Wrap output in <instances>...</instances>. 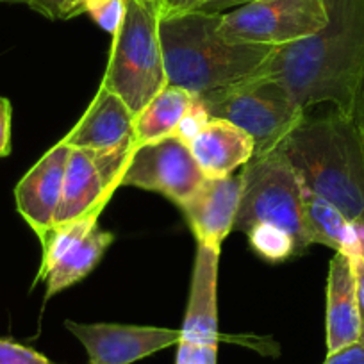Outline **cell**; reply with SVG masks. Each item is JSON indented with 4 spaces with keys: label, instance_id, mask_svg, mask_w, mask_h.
Listing matches in <instances>:
<instances>
[{
    "label": "cell",
    "instance_id": "d6a6232c",
    "mask_svg": "<svg viewBox=\"0 0 364 364\" xmlns=\"http://www.w3.org/2000/svg\"><path fill=\"white\" fill-rule=\"evenodd\" d=\"M352 227H353V234H355V241H357L355 252L364 259V213H360V215L353 220Z\"/></svg>",
    "mask_w": 364,
    "mask_h": 364
},
{
    "label": "cell",
    "instance_id": "4dcf8cb0",
    "mask_svg": "<svg viewBox=\"0 0 364 364\" xmlns=\"http://www.w3.org/2000/svg\"><path fill=\"white\" fill-rule=\"evenodd\" d=\"M352 118L355 122L357 129L360 132V138L364 141V73L363 79H360L359 87H357L355 100H353V109H352Z\"/></svg>",
    "mask_w": 364,
    "mask_h": 364
},
{
    "label": "cell",
    "instance_id": "6da1fadb",
    "mask_svg": "<svg viewBox=\"0 0 364 364\" xmlns=\"http://www.w3.org/2000/svg\"><path fill=\"white\" fill-rule=\"evenodd\" d=\"M320 33L275 47L259 75L281 84L304 109L318 104L352 114L364 73V0H327Z\"/></svg>",
    "mask_w": 364,
    "mask_h": 364
},
{
    "label": "cell",
    "instance_id": "ffe728a7",
    "mask_svg": "<svg viewBox=\"0 0 364 364\" xmlns=\"http://www.w3.org/2000/svg\"><path fill=\"white\" fill-rule=\"evenodd\" d=\"M97 223H99V218H97V216H87V218L73 220V222L52 227L47 232V236L40 241L43 254H41L40 269H38L34 284L40 281H45L48 272L58 264L59 259L70 250V247H72L73 243H77L80 237L86 236Z\"/></svg>",
    "mask_w": 364,
    "mask_h": 364
},
{
    "label": "cell",
    "instance_id": "836d02e7",
    "mask_svg": "<svg viewBox=\"0 0 364 364\" xmlns=\"http://www.w3.org/2000/svg\"><path fill=\"white\" fill-rule=\"evenodd\" d=\"M84 0H68V4L63 9L61 20H70L75 18V16L80 15V6H82Z\"/></svg>",
    "mask_w": 364,
    "mask_h": 364
},
{
    "label": "cell",
    "instance_id": "7c38bea8",
    "mask_svg": "<svg viewBox=\"0 0 364 364\" xmlns=\"http://www.w3.org/2000/svg\"><path fill=\"white\" fill-rule=\"evenodd\" d=\"M241 195V173L223 178H205L204 184L181 205L197 243L222 252L232 232Z\"/></svg>",
    "mask_w": 364,
    "mask_h": 364
},
{
    "label": "cell",
    "instance_id": "7a4b0ae2",
    "mask_svg": "<svg viewBox=\"0 0 364 364\" xmlns=\"http://www.w3.org/2000/svg\"><path fill=\"white\" fill-rule=\"evenodd\" d=\"M306 191L334 204L350 222L364 213V141L352 114L339 109L311 117L279 146Z\"/></svg>",
    "mask_w": 364,
    "mask_h": 364
},
{
    "label": "cell",
    "instance_id": "1f68e13d",
    "mask_svg": "<svg viewBox=\"0 0 364 364\" xmlns=\"http://www.w3.org/2000/svg\"><path fill=\"white\" fill-rule=\"evenodd\" d=\"M248 2H252V0H211V2H208V4H205L200 11L225 13V11H229V9L237 8V6L248 4Z\"/></svg>",
    "mask_w": 364,
    "mask_h": 364
},
{
    "label": "cell",
    "instance_id": "603a6c76",
    "mask_svg": "<svg viewBox=\"0 0 364 364\" xmlns=\"http://www.w3.org/2000/svg\"><path fill=\"white\" fill-rule=\"evenodd\" d=\"M0 364H58L34 348L0 338Z\"/></svg>",
    "mask_w": 364,
    "mask_h": 364
},
{
    "label": "cell",
    "instance_id": "e0dca14e",
    "mask_svg": "<svg viewBox=\"0 0 364 364\" xmlns=\"http://www.w3.org/2000/svg\"><path fill=\"white\" fill-rule=\"evenodd\" d=\"M193 100L190 91L168 84L134 117L136 146L173 138Z\"/></svg>",
    "mask_w": 364,
    "mask_h": 364
},
{
    "label": "cell",
    "instance_id": "3957f363",
    "mask_svg": "<svg viewBox=\"0 0 364 364\" xmlns=\"http://www.w3.org/2000/svg\"><path fill=\"white\" fill-rule=\"evenodd\" d=\"M220 16L222 13L193 11L159 18L168 84L202 97L261 73L275 47L223 40Z\"/></svg>",
    "mask_w": 364,
    "mask_h": 364
},
{
    "label": "cell",
    "instance_id": "f546056e",
    "mask_svg": "<svg viewBox=\"0 0 364 364\" xmlns=\"http://www.w3.org/2000/svg\"><path fill=\"white\" fill-rule=\"evenodd\" d=\"M68 0H27V6L50 20H61L63 9Z\"/></svg>",
    "mask_w": 364,
    "mask_h": 364
},
{
    "label": "cell",
    "instance_id": "44dd1931",
    "mask_svg": "<svg viewBox=\"0 0 364 364\" xmlns=\"http://www.w3.org/2000/svg\"><path fill=\"white\" fill-rule=\"evenodd\" d=\"M252 250L262 259L272 262H281L299 255V245L286 230L273 225H257L247 232Z\"/></svg>",
    "mask_w": 364,
    "mask_h": 364
},
{
    "label": "cell",
    "instance_id": "ba28073f",
    "mask_svg": "<svg viewBox=\"0 0 364 364\" xmlns=\"http://www.w3.org/2000/svg\"><path fill=\"white\" fill-rule=\"evenodd\" d=\"M136 143L106 150L70 149L63 195L54 225L97 216L120 188V178Z\"/></svg>",
    "mask_w": 364,
    "mask_h": 364
},
{
    "label": "cell",
    "instance_id": "83f0119b",
    "mask_svg": "<svg viewBox=\"0 0 364 364\" xmlns=\"http://www.w3.org/2000/svg\"><path fill=\"white\" fill-rule=\"evenodd\" d=\"M208 2L211 0H163L159 8V18L200 11Z\"/></svg>",
    "mask_w": 364,
    "mask_h": 364
},
{
    "label": "cell",
    "instance_id": "5b68a950",
    "mask_svg": "<svg viewBox=\"0 0 364 364\" xmlns=\"http://www.w3.org/2000/svg\"><path fill=\"white\" fill-rule=\"evenodd\" d=\"M257 225L286 230L300 254L311 247L304 223V188L281 150L254 156L241 170V195L234 229L247 234Z\"/></svg>",
    "mask_w": 364,
    "mask_h": 364
},
{
    "label": "cell",
    "instance_id": "484cf974",
    "mask_svg": "<svg viewBox=\"0 0 364 364\" xmlns=\"http://www.w3.org/2000/svg\"><path fill=\"white\" fill-rule=\"evenodd\" d=\"M11 102L6 97H0V157L11 154Z\"/></svg>",
    "mask_w": 364,
    "mask_h": 364
},
{
    "label": "cell",
    "instance_id": "4316f807",
    "mask_svg": "<svg viewBox=\"0 0 364 364\" xmlns=\"http://www.w3.org/2000/svg\"><path fill=\"white\" fill-rule=\"evenodd\" d=\"M353 264V275H355V293H357V309H359L360 321V338L359 343H364V259L355 250L350 252Z\"/></svg>",
    "mask_w": 364,
    "mask_h": 364
},
{
    "label": "cell",
    "instance_id": "2e32d148",
    "mask_svg": "<svg viewBox=\"0 0 364 364\" xmlns=\"http://www.w3.org/2000/svg\"><path fill=\"white\" fill-rule=\"evenodd\" d=\"M188 146L205 178L229 177L254 157V139L240 127L218 118H211Z\"/></svg>",
    "mask_w": 364,
    "mask_h": 364
},
{
    "label": "cell",
    "instance_id": "9c48e42d",
    "mask_svg": "<svg viewBox=\"0 0 364 364\" xmlns=\"http://www.w3.org/2000/svg\"><path fill=\"white\" fill-rule=\"evenodd\" d=\"M205 175L190 146L175 138L138 145L132 150L120 178L122 186L156 191L181 208L198 188Z\"/></svg>",
    "mask_w": 364,
    "mask_h": 364
},
{
    "label": "cell",
    "instance_id": "e575fe53",
    "mask_svg": "<svg viewBox=\"0 0 364 364\" xmlns=\"http://www.w3.org/2000/svg\"><path fill=\"white\" fill-rule=\"evenodd\" d=\"M136 2H139V4L146 6V8H152V9H156V11L159 13L161 2H163V0H136Z\"/></svg>",
    "mask_w": 364,
    "mask_h": 364
},
{
    "label": "cell",
    "instance_id": "cb8c5ba5",
    "mask_svg": "<svg viewBox=\"0 0 364 364\" xmlns=\"http://www.w3.org/2000/svg\"><path fill=\"white\" fill-rule=\"evenodd\" d=\"M177 359L175 364H216L218 345H200L178 339Z\"/></svg>",
    "mask_w": 364,
    "mask_h": 364
},
{
    "label": "cell",
    "instance_id": "9a60e30c",
    "mask_svg": "<svg viewBox=\"0 0 364 364\" xmlns=\"http://www.w3.org/2000/svg\"><path fill=\"white\" fill-rule=\"evenodd\" d=\"M359 338L360 321L352 257L346 252H336L328 264L327 277V313H325L327 355L355 345L359 343Z\"/></svg>",
    "mask_w": 364,
    "mask_h": 364
},
{
    "label": "cell",
    "instance_id": "7402d4cb",
    "mask_svg": "<svg viewBox=\"0 0 364 364\" xmlns=\"http://www.w3.org/2000/svg\"><path fill=\"white\" fill-rule=\"evenodd\" d=\"M86 13L106 33L114 34L124 16V0H84L80 15Z\"/></svg>",
    "mask_w": 364,
    "mask_h": 364
},
{
    "label": "cell",
    "instance_id": "d4e9b609",
    "mask_svg": "<svg viewBox=\"0 0 364 364\" xmlns=\"http://www.w3.org/2000/svg\"><path fill=\"white\" fill-rule=\"evenodd\" d=\"M209 120H211V117H209L208 111H205L204 104L200 102V99H198V97H195L190 111L186 113V117L182 118L181 124H178L173 138L178 139V141H182V143H186L188 145V143L193 139V136L197 134V132L200 131V129L204 127Z\"/></svg>",
    "mask_w": 364,
    "mask_h": 364
},
{
    "label": "cell",
    "instance_id": "d6986e66",
    "mask_svg": "<svg viewBox=\"0 0 364 364\" xmlns=\"http://www.w3.org/2000/svg\"><path fill=\"white\" fill-rule=\"evenodd\" d=\"M304 223L309 245H325L334 252H353L357 248L352 222L325 198L304 190Z\"/></svg>",
    "mask_w": 364,
    "mask_h": 364
},
{
    "label": "cell",
    "instance_id": "d590c367",
    "mask_svg": "<svg viewBox=\"0 0 364 364\" xmlns=\"http://www.w3.org/2000/svg\"><path fill=\"white\" fill-rule=\"evenodd\" d=\"M0 2H23V4H27V0H0Z\"/></svg>",
    "mask_w": 364,
    "mask_h": 364
},
{
    "label": "cell",
    "instance_id": "8992f818",
    "mask_svg": "<svg viewBox=\"0 0 364 364\" xmlns=\"http://www.w3.org/2000/svg\"><path fill=\"white\" fill-rule=\"evenodd\" d=\"M198 99L209 117L236 125L254 139V156L277 150L306 114V109L291 99L281 84L262 75L250 77Z\"/></svg>",
    "mask_w": 364,
    "mask_h": 364
},
{
    "label": "cell",
    "instance_id": "4fadbf2b",
    "mask_svg": "<svg viewBox=\"0 0 364 364\" xmlns=\"http://www.w3.org/2000/svg\"><path fill=\"white\" fill-rule=\"evenodd\" d=\"M70 149L106 150L136 143L134 114L124 100L100 86L75 127L61 139Z\"/></svg>",
    "mask_w": 364,
    "mask_h": 364
},
{
    "label": "cell",
    "instance_id": "30bf717a",
    "mask_svg": "<svg viewBox=\"0 0 364 364\" xmlns=\"http://www.w3.org/2000/svg\"><path fill=\"white\" fill-rule=\"evenodd\" d=\"M65 327L82 343L90 364H132L159 350L177 345L181 328L143 327L122 323H77Z\"/></svg>",
    "mask_w": 364,
    "mask_h": 364
},
{
    "label": "cell",
    "instance_id": "8fae6325",
    "mask_svg": "<svg viewBox=\"0 0 364 364\" xmlns=\"http://www.w3.org/2000/svg\"><path fill=\"white\" fill-rule=\"evenodd\" d=\"M68 156L70 146L59 141L20 178L15 188L16 211L40 241L54 227Z\"/></svg>",
    "mask_w": 364,
    "mask_h": 364
},
{
    "label": "cell",
    "instance_id": "52a82bcc",
    "mask_svg": "<svg viewBox=\"0 0 364 364\" xmlns=\"http://www.w3.org/2000/svg\"><path fill=\"white\" fill-rule=\"evenodd\" d=\"M327 0H252L222 13L218 33L230 43L282 47L320 33Z\"/></svg>",
    "mask_w": 364,
    "mask_h": 364
},
{
    "label": "cell",
    "instance_id": "f1b7e54d",
    "mask_svg": "<svg viewBox=\"0 0 364 364\" xmlns=\"http://www.w3.org/2000/svg\"><path fill=\"white\" fill-rule=\"evenodd\" d=\"M321 364H364V343H355L325 357Z\"/></svg>",
    "mask_w": 364,
    "mask_h": 364
},
{
    "label": "cell",
    "instance_id": "5bb4252c",
    "mask_svg": "<svg viewBox=\"0 0 364 364\" xmlns=\"http://www.w3.org/2000/svg\"><path fill=\"white\" fill-rule=\"evenodd\" d=\"M218 261L220 252L197 243L193 277L181 339L200 345H218Z\"/></svg>",
    "mask_w": 364,
    "mask_h": 364
},
{
    "label": "cell",
    "instance_id": "277c9868",
    "mask_svg": "<svg viewBox=\"0 0 364 364\" xmlns=\"http://www.w3.org/2000/svg\"><path fill=\"white\" fill-rule=\"evenodd\" d=\"M100 86L120 97L134 117L168 86L156 9L124 0V16L113 34Z\"/></svg>",
    "mask_w": 364,
    "mask_h": 364
},
{
    "label": "cell",
    "instance_id": "ac0fdd59",
    "mask_svg": "<svg viewBox=\"0 0 364 364\" xmlns=\"http://www.w3.org/2000/svg\"><path fill=\"white\" fill-rule=\"evenodd\" d=\"M113 232L104 230L99 223L93 225V229L86 236L80 237L77 243H73L70 250L59 259L58 264L48 272L43 281L47 286V299H52L63 289L77 284L86 275H90L100 262L102 255L106 254L107 248L113 245Z\"/></svg>",
    "mask_w": 364,
    "mask_h": 364
}]
</instances>
